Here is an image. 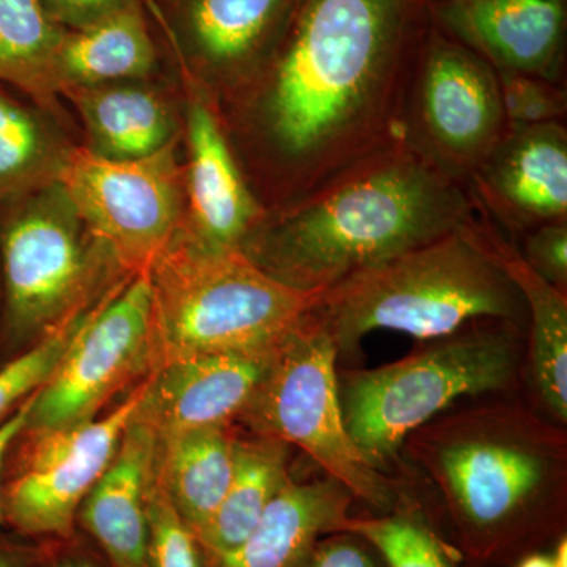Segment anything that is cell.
<instances>
[{
	"label": "cell",
	"mask_w": 567,
	"mask_h": 567,
	"mask_svg": "<svg viewBox=\"0 0 567 567\" xmlns=\"http://www.w3.org/2000/svg\"><path fill=\"white\" fill-rule=\"evenodd\" d=\"M429 24L424 0H293L241 104L238 164L265 213L404 145Z\"/></svg>",
	"instance_id": "6da1fadb"
},
{
	"label": "cell",
	"mask_w": 567,
	"mask_h": 567,
	"mask_svg": "<svg viewBox=\"0 0 567 567\" xmlns=\"http://www.w3.org/2000/svg\"><path fill=\"white\" fill-rule=\"evenodd\" d=\"M399 480L468 567H514L567 535V427L524 394L470 399L421 425Z\"/></svg>",
	"instance_id": "7a4b0ae2"
},
{
	"label": "cell",
	"mask_w": 567,
	"mask_h": 567,
	"mask_svg": "<svg viewBox=\"0 0 567 567\" xmlns=\"http://www.w3.org/2000/svg\"><path fill=\"white\" fill-rule=\"evenodd\" d=\"M481 218L466 186L402 145L300 204L265 213L240 249L279 281L320 295Z\"/></svg>",
	"instance_id": "3957f363"
},
{
	"label": "cell",
	"mask_w": 567,
	"mask_h": 567,
	"mask_svg": "<svg viewBox=\"0 0 567 567\" xmlns=\"http://www.w3.org/2000/svg\"><path fill=\"white\" fill-rule=\"evenodd\" d=\"M488 234L483 215L320 293L311 317L330 336L339 361L354 357L364 336L379 330L423 342L481 319L527 324L524 297L496 259Z\"/></svg>",
	"instance_id": "277c9868"
},
{
	"label": "cell",
	"mask_w": 567,
	"mask_h": 567,
	"mask_svg": "<svg viewBox=\"0 0 567 567\" xmlns=\"http://www.w3.org/2000/svg\"><path fill=\"white\" fill-rule=\"evenodd\" d=\"M527 324L481 319L417 342L374 369L338 368L347 431L380 472L399 477L406 436L461 402L524 394Z\"/></svg>",
	"instance_id": "5b68a950"
},
{
	"label": "cell",
	"mask_w": 567,
	"mask_h": 567,
	"mask_svg": "<svg viewBox=\"0 0 567 567\" xmlns=\"http://www.w3.org/2000/svg\"><path fill=\"white\" fill-rule=\"evenodd\" d=\"M153 352L162 364L205 353L275 352L319 295L267 274L240 248L213 249L193 234L148 268Z\"/></svg>",
	"instance_id": "8992f818"
},
{
	"label": "cell",
	"mask_w": 567,
	"mask_h": 567,
	"mask_svg": "<svg viewBox=\"0 0 567 567\" xmlns=\"http://www.w3.org/2000/svg\"><path fill=\"white\" fill-rule=\"evenodd\" d=\"M338 352L311 317L276 353L238 420L254 435L298 447L352 492L365 513L385 514L410 494L404 481L377 470L353 442L342 413Z\"/></svg>",
	"instance_id": "52a82bcc"
},
{
	"label": "cell",
	"mask_w": 567,
	"mask_h": 567,
	"mask_svg": "<svg viewBox=\"0 0 567 567\" xmlns=\"http://www.w3.org/2000/svg\"><path fill=\"white\" fill-rule=\"evenodd\" d=\"M404 145L468 188L507 128L498 73L431 21L406 96Z\"/></svg>",
	"instance_id": "ba28073f"
},
{
	"label": "cell",
	"mask_w": 567,
	"mask_h": 567,
	"mask_svg": "<svg viewBox=\"0 0 567 567\" xmlns=\"http://www.w3.org/2000/svg\"><path fill=\"white\" fill-rule=\"evenodd\" d=\"M145 385L102 420L22 431L3 468L6 528L32 540H65L76 533L78 513L115 456L136 417Z\"/></svg>",
	"instance_id": "9c48e42d"
},
{
	"label": "cell",
	"mask_w": 567,
	"mask_h": 567,
	"mask_svg": "<svg viewBox=\"0 0 567 567\" xmlns=\"http://www.w3.org/2000/svg\"><path fill=\"white\" fill-rule=\"evenodd\" d=\"M58 182L78 219L132 274L148 270L177 234L182 186L173 144L128 162L78 148Z\"/></svg>",
	"instance_id": "30bf717a"
},
{
	"label": "cell",
	"mask_w": 567,
	"mask_h": 567,
	"mask_svg": "<svg viewBox=\"0 0 567 567\" xmlns=\"http://www.w3.org/2000/svg\"><path fill=\"white\" fill-rule=\"evenodd\" d=\"M78 216L61 189L0 204V339L18 347L73 303L87 279Z\"/></svg>",
	"instance_id": "8fae6325"
},
{
	"label": "cell",
	"mask_w": 567,
	"mask_h": 567,
	"mask_svg": "<svg viewBox=\"0 0 567 567\" xmlns=\"http://www.w3.org/2000/svg\"><path fill=\"white\" fill-rule=\"evenodd\" d=\"M152 357L151 276L142 270L85 312L54 374L37 393L25 431L95 420Z\"/></svg>",
	"instance_id": "7c38bea8"
},
{
	"label": "cell",
	"mask_w": 567,
	"mask_h": 567,
	"mask_svg": "<svg viewBox=\"0 0 567 567\" xmlns=\"http://www.w3.org/2000/svg\"><path fill=\"white\" fill-rule=\"evenodd\" d=\"M480 212L507 238L567 223V130L563 122L507 123L468 183Z\"/></svg>",
	"instance_id": "4fadbf2b"
},
{
	"label": "cell",
	"mask_w": 567,
	"mask_h": 567,
	"mask_svg": "<svg viewBox=\"0 0 567 567\" xmlns=\"http://www.w3.org/2000/svg\"><path fill=\"white\" fill-rule=\"evenodd\" d=\"M427 9L440 31L475 51L496 73L561 82L565 0H446Z\"/></svg>",
	"instance_id": "5bb4252c"
},
{
	"label": "cell",
	"mask_w": 567,
	"mask_h": 567,
	"mask_svg": "<svg viewBox=\"0 0 567 567\" xmlns=\"http://www.w3.org/2000/svg\"><path fill=\"white\" fill-rule=\"evenodd\" d=\"M293 0H145L183 58L224 84H245L274 47Z\"/></svg>",
	"instance_id": "9a60e30c"
},
{
	"label": "cell",
	"mask_w": 567,
	"mask_h": 567,
	"mask_svg": "<svg viewBox=\"0 0 567 567\" xmlns=\"http://www.w3.org/2000/svg\"><path fill=\"white\" fill-rule=\"evenodd\" d=\"M278 350L167 361L147 380L136 420L158 436L234 424L262 385Z\"/></svg>",
	"instance_id": "2e32d148"
},
{
	"label": "cell",
	"mask_w": 567,
	"mask_h": 567,
	"mask_svg": "<svg viewBox=\"0 0 567 567\" xmlns=\"http://www.w3.org/2000/svg\"><path fill=\"white\" fill-rule=\"evenodd\" d=\"M186 137L192 234L208 248H241L265 210L246 182L221 117L200 96L189 100Z\"/></svg>",
	"instance_id": "e0dca14e"
},
{
	"label": "cell",
	"mask_w": 567,
	"mask_h": 567,
	"mask_svg": "<svg viewBox=\"0 0 567 567\" xmlns=\"http://www.w3.org/2000/svg\"><path fill=\"white\" fill-rule=\"evenodd\" d=\"M158 435L134 417L106 472L78 513L82 527L111 567H147V503Z\"/></svg>",
	"instance_id": "ac0fdd59"
},
{
	"label": "cell",
	"mask_w": 567,
	"mask_h": 567,
	"mask_svg": "<svg viewBox=\"0 0 567 567\" xmlns=\"http://www.w3.org/2000/svg\"><path fill=\"white\" fill-rule=\"evenodd\" d=\"M354 505L352 492L334 477L290 476L245 543L213 567H301L322 537L344 529Z\"/></svg>",
	"instance_id": "d6986e66"
},
{
	"label": "cell",
	"mask_w": 567,
	"mask_h": 567,
	"mask_svg": "<svg viewBox=\"0 0 567 567\" xmlns=\"http://www.w3.org/2000/svg\"><path fill=\"white\" fill-rule=\"evenodd\" d=\"M488 235L527 308L524 395L548 420L567 427V292L532 270L517 246L492 223Z\"/></svg>",
	"instance_id": "ffe728a7"
},
{
	"label": "cell",
	"mask_w": 567,
	"mask_h": 567,
	"mask_svg": "<svg viewBox=\"0 0 567 567\" xmlns=\"http://www.w3.org/2000/svg\"><path fill=\"white\" fill-rule=\"evenodd\" d=\"M158 52L145 2L78 31H63L55 59L59 89L99 87L141 80L155 69Z\"/></svg>",
	"instance_id": "44dd1931"
},
{
	"label": "cell",
	"mask_w": 567,
	"mask_h": 567,
	"mask_svg": "<svg viewBox=\"0 0 567 567\" xmlns=\"http://www.w3.org/2000/svg\"><path fill=\"white\" fill-rule=\"evenodd\" d=\"M238 435L233 424L158 436L156 475L197 537L230 486Z\"/></svg>",
	"instance_id": "7402d4cb"
},
{
	"label": "cell",
	"mask_w": 567,
	"mask_h": 567,
	"mask_svg": "<svg viewBox=\"0 0 567 567\" xmlns=\"http://www.w3.org/2000/svg\"><path fill=\"white\" fill-rule=\"evenodd\" d=\"M290 447L267 436H238L233 481L199 537L213 563L245 543L289 480Z\"/></svg>",
	"instance_id": "603a6c76"
},
{
	"label": "cell",
	"mask_w": 567,
	"mask_h": 567,
	"mask_svg": "<svg viewBox=\"0 0 567 567\" xmlns=\"http://www.w3.org/2000/svg\"><path fill=\"white\" fill-rule=\"evenodd\" d=\"M78 104L96 155L110 159L147 158L171 144L169 112L155 93L136 87L66 89Z\"/></svg>",
	"instance_id": "cb8c5ba5"
},
{
	"label": "cell",
	"mask_w": 567,
	"mask_h": 567,
	"mask_svg": "<svg viewBox=\"0 0 567 567\" xmlns=\"http://www.w3.org/2000/svg\"><path fill=\"white\" fill-rule=\"evenodd\" d=\"M62 35L41 0H0V84L51 104L59 91L55 59Z\"/></svg>",
	"instance_id": "d4e9b609"
},
{
	"label": "cell",
	"mask_w": 567,
	"mask_h": 567,
	"mask_svg": "<svg viewBox=\"0 0 567 567\" xmlns=\"http://www.w3.org/2000/svg\"><path fill=\"white\" fill-rule=\"evenodd\" d=\"M344 529L364 536L385 558L388 567H462L450 546L415 496L406 495L385 514L349 517Z\"/></svg>",
	"instance_id": "484cf974"
},
{
	"label": "cell",
	"mask_w": 567,
	"mask_h": 567,
	"mask_svg": "<svg viewBox=\"0 0 567 567\" xmlns=\"http://www.w3.org/2000/svg\"><path fill=\"white\" fill-rule=\"evenodd\" d=\"M0 84V204L35 189L48 141L35 115Z\"/></svg>",
	"instance_id": "4316f807"
},
{
	"label": "cell",
	"mask_w": 567,
	"mask_h": 567,
	"mask_svg": "<svg viewBox=\"0 0 567 567\" xmlns=\"http://www.w3.org/2000/svg\"><path fill=\"white\" fill-rule=\"evenodd\" d=\"M85 311L73 312L40 342L0 364V424L47 385L73 341Z\"/></svg>",
	"instance_id": "83f0119b"
},
{
	"label": "cell",
	"mask_w": 567,
	"mask_h": 567,
	"mask_svg": "<svg viewBox=\"0 0 567 567\" xmlns=\"http://www.w3.org/2000/svg\"><path fill=\"white\" fill-rule=\"evenodd\" d=\"M147 567H213V558L181 516L158 475L147 503Z\"/></svg>",
	"instance_id": "f1b7e54d"
},
{
	"label": "cell",
	"mask_w": 567,
	"mask_h": 567,
	"mask_svg": "<svg viewBox=\"0 0 567 567\" xmlns=\"http://www.w3.org/2000/svg\"><path fill=\"white\" fill-rule=\"evenodd\" d=\"M498 81L507 123L539 125L566 117L567 95L561 82L518 73H498Z\"/></svg>",
	"instance_id": "f546056e"
},
{
	"label": "cell",
	"mask_w": 567,
	"mask_h": 567,
	"mask_svg": "<svg viewBox=\"0 0 567 567\" xmlns=\"http://www.w3.org/2000/svg\"><path fill=\"white\" fill-rule=\"evenodd\" d=\"M522 259L561 292H567V223L537 227L520 238Z\"/></svg>",
	"instance_id": "4dcf8cb0"
},
{
	"label": "cell",
	"mask_w": 567,
	"mask_h": 567,
	"mask_svg": "<svg viewBox=\"0 0 567 567\" xmlns=\"http://www.w3.org/2000/svg\"><path fill=\"white\" fill-rule=\"evenodd\" d=\"M301 567H388L385 558L358 533L342 529L316 544Z\"/></svg>",
	"instance_id": "1f68e13d"
},
{
	"label": "cell",
	"mask_w": 567,
	"mask_h": 567,
	"mask_svg": "<svg viewBox=\"0 0 567 567\" xmlns=\"http://www.w3.org/2000/svg\"><path fill=\"white\" fill-rule=\"evenodd\" d=\"M145 0H41L52 21L63 31H78Z\"/></svg>",
	"instance_id": "d6a6232c"
},
{
	"label": "cell",
	"mask_w": 567,
	"mask_h": 567,
	"mask_svg": "<svg viewBox=\"0 0 567 567\" xmlns=\"http://www.w3.org/2000/svg\"><path fill=\"white\" fill-rule=\"evenodd\" d=\"M33 404V398H29L28 401L24 402L9 417V420L3 421L0 424V529L6 528V522H3V511H2V484H3V468H6L7 456H9V451L11 445H13L14 440L20 436L21 432L24 431L25 425H28L29 415H31Z\"/></svg>",
	"instance_id": "836d02e7"
},
{
	"label": "cell",
	"mask_w": 567,
	"mask_h": 567,
	"mask_svg": "<svg viewBox=\"0 0 567 567\" xmlns=\"http://www.w3.org/2000/svg\"><path fill=\"white\" fill-rule=\"evenodd\" d=\"M39 557L35 547L17 543L7 535L6 529H0V567H25Z\"/></svg>",
	"instance_id": "e575fe53"
},
{
	"label": "cell",
	"mask_w": 567,
	"mask_h": 567,
	"mask_svg": "<svg viewBox=\"0 0 567 567\" xmlns=\"http://www.w3.org/2000/svg\"><path fill=\"white\" fill-rule=\"evenodd\" d=\"M40 558V557H39ZM39 558L33 559L25 567H111L107 561H99V559L87 557L85 554H66L63 557L50 559V561H40Z\"/></svg>",
	"instance_id": "d590c367"
},
{
	"label": "cell",
	"mask_w": 567,
	"mask_h": 567,
	"mask_svg": "<svg viewBox=\"0 0 567 567\" xmlns=\"http://www.w3.org/2000/svg\"><path fill=\"white\" fill-rule=\"evenodd\" d=\"M514 567H555L548 550L535 551L527 557L518 559Z\"/></svg>",
	"instance_id": "8d00e7d4"
},
{
	"label": "cell",
	"mask_w": 567,
	"mask_h": 567,
	"mask_svg": "<svg viewBox=\"0 0 567 567\" xmlns=\"http://www.w3.org/2000/svg\"><path fill=\"white\" fill-rule=\"evenodd\" d=\"M548 554L555 567H567V535L559 537L557 543L548 548Z\"/></svg>",
	"instance_id": "74e56055"
},
{
	"label": "cell",
	"mask_w": 567,
	"mask_h": 567,
	"mask_svg": "<svg viewBox=\"0 0 567 567\" xmlns=\"http://www.w3.org/2000/svg\"><path fill=\"white\" fill-rule=\"evenodd\" d=\"M424 2L427 3V6H431V3L446 2V0H424Z\"/></svg>",
	"instance_id": "f35d334b"
}]
</instances>
